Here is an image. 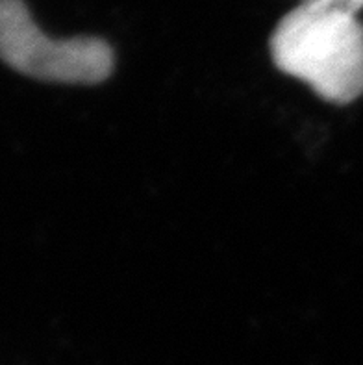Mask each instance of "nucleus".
Masks as SVG:
<instances>
[{
  "label": "nucleus",
  "mask_w": 363,
  "mask_h": 365,
  "mask_svg": "<svg viewBox=\"0 0 363 365\" xmlns=\"http://www.w3.org/2000/svg\"><path fill=\"white\" fill-rule=\"evenodd\" d=\"M271 58L322 101L345 106L363 95V24L349 11L302 2L280 19Z\"/></svg>",
  "instance_id": "obj_1"
},
{
  "label": "nucleus",
  "mask_w": 363,
  "mask_h": 365,
  "mask_svg": "<svg viewBox=\"0 0 363 365\" xmlns=\"http://www.w3.org/2000/svg\"><path fill=\"white\" fill-rule=\"evenodd\" d=\"M0 60L43 82L101 83L113 71V51L97 37L54 39L37 26L23 0H0Z\"/></svg>",
  "instance_id": "obj_2"
},
{
  "label": "nucleus",
  "mask_w": 363,
  "mask_h": 365,
  "mask_svg": "<svg viewBox=\"0 0 363 365\" xmlns=\"http://www.w3.org/2000/svg\"><path fill=\"white\" fill-rule=\"evenodd\" d=\"M302 2L324 6V8L341 9V11H349V14L354 15L363 8V0H302Z\"/></svg>",
  "instance_id": "obj_3"
}]
</instances>
